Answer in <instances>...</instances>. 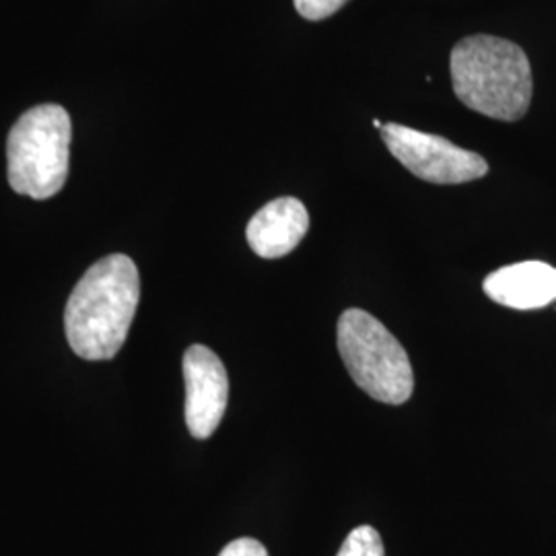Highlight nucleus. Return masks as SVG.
<instances>
[{
    "instance_id": "obj_1",
    "label": "nucleus",
    "mask_w": 556,
    "mask_h": 556,
    "mask_svg": "<svg viewBox=\"0 0 556 556\" xmlns=\"http://www.w3.org/2000/svg\"><path fill=\"white\" fill-rule=\"evenodd\" d=\"M140 299L139 268L124 254L96 262L64 309L71 349L85 361H110L124 346Z\"/></svg>"
},
{
    "instance_id": "obj_2",
    "label": "nucleus",
    "mask_w": 556,
    "mask_h": 556,
    "mask_svg": "<svg viewBox=\"0 0 556 556\" xmlns=\"http://www.w3.org/2000/svg\"><path fill=\"white\" fill-rule=\"evenodd\" d=\"M457 100L482 116L516 122L532 103V66L514 41L470 36L457 41L450 60Z\"/></svg>"
},
{
    "instance_id": "obj_3",
    "label": "nucleus",
    "mask_w": 556,
    "mask_h": 556,
    "mask_svg": "<svg viewBox=\"0 0 556 556\" xmlns=\"http://www.w3.org/2000/svg\"><path fill=\"white\" fill-rule=\"evenodd\" d=\"M73 124L56 103L27 110L9 132L7 174L11 188L34 200L56 197L68 178Z\"/></svg>"
},
{
    "instance_id": "obj_4",
    "label": "nucleus",
    "mask_w": 556,
    "mask_h": 556,
    "mask_svg": "<svg viewBox=\"0 0 556 556\" xmlns=\"http://www.w3.org/2000/svg\"><path fill=\"white\" fill-rule=\"evenodd\" d=\"M338 351L358 388L383 404L413 396L415 374L408 353L371 314L346 309L338 319Z\"/></svg>"
},
{
    "instance_id": "obj_5",
    "label": "nucleus",
    "mask_w": 556,
    "mask_h": 556,
    "mask_svg": "<svg viewBox=\"0 0 556 556\" xmlns=\"http://www.w3.org/2000/svg\"><path fill=\"white\" fill-rule=\"evenodd\" d=\"M381 139L410 174L431 184H466L484 178L489 163L438 135H427L402 124H383Z\"/></svg>"
},
{
    "instance_id": "obj_6",
    "label": "nucleus",
    "mask_w": 556,
    "mask_h": 556,
    "mask_svg": "<svg viewBox=\"0 0 556 556\" xmlns=\"http://www.w3.org/2000/svg\"><path fill=\"white\" fill-rule=\"evenodd\" d=\"M186 425L192 438L208 439L219 429L229 400V378L220 358L202 344L184 355Z\"/></svg>"
},
{
    "instance_id": "obj_7",
    "label": "nucleus",
    "mask_w": 556,
    "mask_h": 556,
    "mask_svg": "<svg viewBox=\"0 0 556 556\" xmlns=\"http://www.w3.org/2000/svg\"><path fill=\"white\" fill-rule=\"evenodd\" d=\"M482 289L498 305L519 312L540 309L556 301V268L538 260L517 262L484 278Z\"/></svg>"
},
{
    "instance_id": "obj_8",
    "label": "nucleus",
    "mask_w": 556,
    "mask_h": 556,
    "mask_svg": "<svg viewBox=\"0 0 556 556\" xmlns=\"http://www.w3.org/2000/svg\"><path fill=\"white\" fill-rule=\"evenodd\" d=\"M309 229L305 204L291 197L262 206L248 223V243L260 258L275 260L291 254Z\"/></svg>"
},
{
    "instance_id": "obj_9",
    "label": "nucleus",
    "mask_w": 556,
    "mask_h": 556,
    "mask_svg": "<svg viewBox=\"0 0 556 556\" xmlns=\"http://www.w3.org/2000/svg\"><path fill=\"white\" fill-rule=\"evenodd\" d=\"M337 556H386L383 542L371 526H358L342 542Z\"/></svg>"
},
{
    "instance_id": "obj_10",
    "label": "nucleus",
    "mask_w": 556,
    "mask_h": 556,
    "mask_svg": "<svg viewBox=\"0 0 556 556\" xmlns=\"http://www.w3.org/2000/svg\"><path fill=\"white\" fill-rule=\"evenodd\" d=\"M349 0H295V9L303 20L321 21L340 11Z\"/></svg>"
},
{
    "instance_id": "obj_11",
    "label": "nucleus",
    "mask_w": 556,
    "mask_h": 556,
    "mask_svg": "<svg viewBox=\"0 0 556 556\" xmlns=\"http://www.w3.org/2000/svg\"><path fill=\"white\" fill-rule=\"evenodd\" d=\"M219 556H268L266 546L254 538H238L229 542Z\"/></svg>"
}]
</instances>
